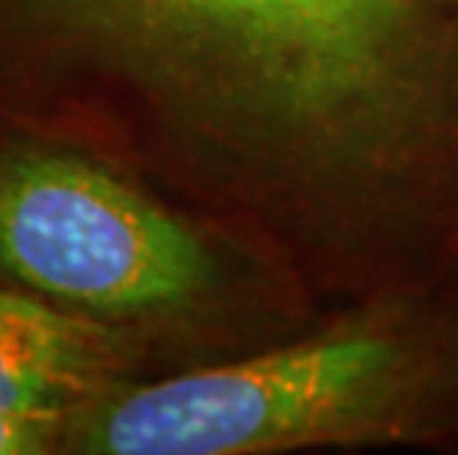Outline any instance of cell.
<instances>
[{
	"label": "cell",
	"instance_id": "obj_1",
	"mask_svg": "<svg viewBox=\"0 0 458 455\" xmlns=\"http://www.w3.org/2000/svg\"><path fill=\"white\" fill-rule=\"evenodd\" d=\"M278 216L458 231V0H30Z\"/></svg>",
	"mask_w": 458,
	"mask_h": 455
},
{
	"label": "cell",
	"instance_id": "obj_2",
	"mask_svg": "<svg viewBox=\"0 0 458 455\" xmlns=\"http://www.w3.org/2000/svg\"><path fill=\"white\" fill-rule=\"evenodd\" d=\"M420 364L403 337L349 328L237 364L113 387L65 423L60 450L242 455L387 434L411 409Z\"/></svg>",
	"mask_w": 458,
	"mask_h": 455
},
{
	"label": "cell",
	"instance_id": "obj_3",
	"mask_svg": "<svg viewBox=\"0 0 458 455\" xmlns=\"http://www.w3.org/2000/svg\"><path fill=\"white\" fill-rule=\"evenodd\" d=\"M0 275L101 319L192 305L216 269L183 222L110 172L21 148L0 160Z\"/></svg>",
	"mask_w": 458,
	"mask_h": 455
},
{
	"label": "cell",
	"instance_id": "obj_4",
	"mask_svg": "<svg viewBox=\"0 0 458 455\" xmlns=\"http://www.w3.org/2000/svg\"><path fill=\"white\" fill-rule=\"evenodd\" d=\"M128 343L98 316L0 290V409L68 423L119 387Z\"/></svg>",
	"mask_w": 458,
	"mask_h": 455
},
{
	"label": "cell",
	"instance_id": "obj_5",
	"mask_svg": "<svg viewBox=\"0 0 458 455\" xmlns=\"http://www.w3.org/2000/svg\"><path fill=\"white\" fill-rule=\"evenodd\" d=\"M65 423L45 417H24L0 409V455H38L56 452Z\"/></svg>",
	"mask_w": 458,
	"mask_h": 455
}]
</instances>
